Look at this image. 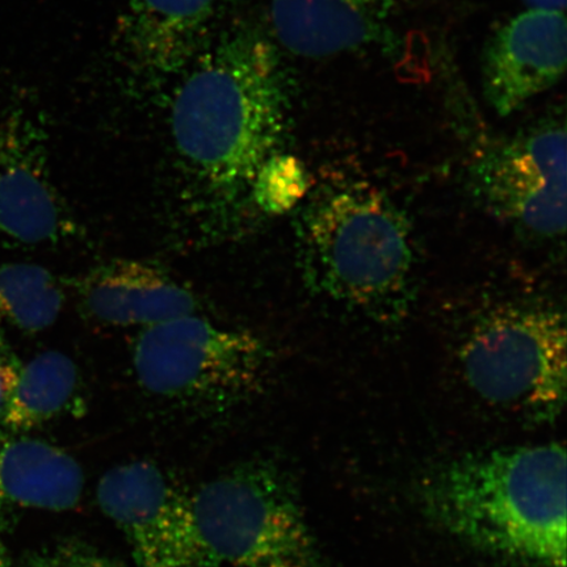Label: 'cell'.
I'll return each instance as SVG.
<instances>
[{"label": "cell", "instance_id": "6da1fadb", "mask_svg": "<svg viewBox=\"0 0 567 567\" xmlns=\"http://www.w3.org/2000/svg\"><path fill=\"white\" fill-rule=\"evenodd\" d=\"M289 99L278 52L250 28L198 56L176 90L169 127L177 179L176 228L195 245L243 237L260 215L255 177L282 153Z\"/></svg>", "mask_w": 567, "mask_h": 567}, {"label": "cell", "instance_id": "7a4b0ae2", "mask_svg": "<svg viewBox=\"0 0 567 567\" xmlns=\"http://www.w3.org/2000/svg\"><path fill=\"white\" fill-rule=\"evenodd\" d=\"M566 474L558 443L473 452L432 470L421 503L432 520L473 547L565 567Z\"/></svg>", "mask_w": 567, "mask_h": 567}, {"label": "cell", "instance_id": "3957f363", "mask_svg": "<svg viewBox=\"0 0 567 567\" xmlns=\"http://www.w3.org/2000/svg\"><path fill=\"white\" fill-rule=\"evenodd\" d=\"M296 210L297 255L311 293L379 323L410 315L420 266L414 230L384 190L364 181L324 182Z\"/></svg>", "mask_w": 567, "mask_h": 567}, {"label": "cell", "instance_id": "277c9868", "mask_svg": "<svg viewBox=\"0 0 567 567\" xmlns=\"http://www.w3.org/2000/svg\"><path fill=\"white\" fill-rule=\"evenodd\" d=\"M466 385L482 401L536 423L555 421L566 402V322L555 305H495L460 346Z\"/></svg>", "mask_w": 567, "mask_h": 567}, {"label": "cell", "instance_id": "5b68a950", "mask_svg": "<svg viewBox=\"0 0 567 567\" xmlns=\"http://www.w3.org/2000/svg\"><path fill=\"white\" fill-rule=\"evenodd\" d=\"M132 360L140 386L155 399L226 410L264 388L269 351L250 331L188 315L142 330Z\"/></svg>", "mask_w": 567, "mask_h": 567}, {"label": "cell", "instance_id": "8992f818", "mask_svg": "<svg viewBox=\"0 0 567 567\" xmlns=\"http://www.w3.org/2000/svg\"><path fill=\"white\" fill-rule=\"evenodd\" d=\"M193 502L221 567H328L292 484L271 464L233 467L202 486Z\"/></svg>", "mask_w": 567, "mask_h": 567}, {"label": "cell", "instance_id": "52a82bcc", "mask_svg": "<svg viewBox=\"0 0 567 567\" xmlns=\"http://www.w3.org/2000/svg\"><path fill=\"white\" fill-rule=\"evenodd\" d=\"M474 197L493 216L543 239L566 229V130L543 120L482 151L471 166Z\"/></svg>", "mask_w": 567, "mask_h": 567}, {"label": "cell", "instance_id": "ba28073f", "mask_svg": "<svg viewBox=\"0 0 567 567\" xmlns=\"http://www.w3.org/2000/svg\"><path fill=\"white\" fill-rule=\"evenodd\" d=\"M96 496L136 567H221L198 528L193 495L157 465L133 461L112 467L99 481Z\"/></svg>", "mask_w": 567, "mask_h": 567}, {"label": "cell", "instance_id": "9c48e42d", "mask_svg": "<svg viewBox=\"0 0 567 567\" xmlns=\"http://www.w3.org/2000/svg\"><path fill=\"white\" fill-rule=\"evenodd\" d=\"M75 231L49 175L38 117L23 103L0 97V234L34 246L62 243Z\"/></svg>", "mask_w": 567, "mask_h": 567}, {"label": "cell", "instance_id": "30bf717a", "mask_svg": "<svg viewBox=\"0 0 567 567\" xmlns=\"http://www.w3.org/2000/svg\"><path fill=\"white\" fill-rule=\"evenodd\" d=\"M567 59L564 11L528 10L507 21L487 40L482 59V89L502 117L563 80Z\"/></svg>", "mask_w": 567, "mask_h": 567}, {"label": "cell", "instance_id": "8fae6325", "mask_svg": "<svg viewBox=\"0 0 567 567\" xmlns=\"http://www.w3.org/2000/svg\"><path fill=\"white\" fill-rule=\"evenodd\" d=\"M396 0H269L276 38L309 59L367 51L393 39Z\"/></svg>", "mask_w": 567, "mask_h": 567}, {"label": "cell", "instance_id": "7c38bea8", "mask_svg": "<svg viewBox=\"0 0 567 567\" xmlns=\"http://www.w3.org/2000/svg\"><path fill=\"white\" fill-rule=\"evenodd\" d=\"M87 313L110 326H151L196 315L193 292L158 267L137 260H113L92 271L80 284Z\"/></svg>", "mask_w": 567, "mask_h": 567}, {"label": "cell", "instance_id": "4fadbf2b", "mask_svg": "<svg viewBox=\"0 0 567 567\" xmlns=\"http://www.w3.org/2000/svg\"><path fill=\"white\" fill-rule=\"evenodd\" d=\"M83 487L82 467L68 452L16 432L0 435V509L69 512Z\"/></svg>", "mask_w": 567, "mask_h": 567}, {"label": "cell", "instance_id": "5bb4252c", "mask_svg": "<svg viewBox=\"0 0 567 567\" xmlns=\"http://www.w3.org/2000/svg\"><path fill=\"white\" fill-rule=\"evenodd\" d=\"M226 0H127L126 42L147 74L187 65Z\"/></svg>", "mask_w": 567, "mask_h": 567}, {"label": "cell", "instance_id": "9a60e30c", "mask_svg": "<svg viewBox=\"0 0 567 567\" xmlns=\"http://www.w3.org/2000/svg\"><path fill=\"white\" fill-rule=\"evenodd\" d=\"M80 389L73 360L59 351L40 353L21 364L0 429L17 434L39 427L73 408Z\"/></svg>", "mask_w": 567, "mask_h": 567}, {"label": "cell", "instance_id": "2e32d148", "mask_svg": "<svg viewBox=\"0 0 567 567\" xmlns=\"http://www.w3.org/2000/svg\"><path fill=\"white\" fill-rule=\"evenodd\" d=\"M63 289L44 267L27 264L0 267V326L34 334L60 317Z\"/></svg>", "mask_w": 567, "mask_h": 567}, {"label": "cell", "instance_id": "e0dca14e", "mask_svg": "<svg viewBox=\"0 0 567 567\" xmlns=\"http://www.w3.org/2000/svg\"><path fill=\"white\" fill-rule=\"evenodd\" d=\"M311 184L307 168L295 155L279 153L259 169L252 186V202L261 216H281L300 207Z\"/></svg>", "mask_w": 567, "mask_h": 567}, {"label": "cell", "instance_id": "ac0fdd59", "mask_svg": "<svg viewBox=\"0 0 567 567\" xmlns=\"http://www.w3.org/2000/svg\"><path fill=\"white\" fill-rule=\"evenodd\" d=\"M27 567H118L94 545L69 537L28 557Z\"/></svg>", "mask_w": 567, "mask_h": 567}, {"label": "cell", "instance_id": "d6986e66", "mask_svg": "<svg viewBox=\"0 0 567 567\" xmlns=\"http://www.w3.org/2000/svg\"><path fill=\"white\" fill-rule=\"evenodd\" d=\"M21 361L16 351L0 331V422L3 420L7 402L16 385Z\"/></svg>", "mask_w": 567, "mask_h": 567}, {"label": "cell", "instance_id": "ffe728a7", "mask_svg": "<svg viewBox=\"0 0 567 567\" xmlns=\"http://www.w3.org/2000/svg\"><path fill=\"white\" fill-rule=\"evenodd\" d=\"M529 10L565 11L566 0H526Z\"/></svg>", "mask_w": 567, "mask_h": 567}, {"label": "cell", "instance_id": "44dd1931", "mask_svg": "<svg viewBox=\"0 0 567 567\" xmlns=\"http://www.w3.org/2000/svg\"><path fill=\"white\" fill-rule=\"evenodd\" d=\"M0 567H11L10 553L2 538H0Z\"/></svg>", "mask_w": 567, "mask_h": 567}, {"label": "cell", "instance_id": "7402d4cb", "mask_svg": "<svg viewBox=\"0 0 567 567\" xmlns=\"http://www.w3.org/2000/svg\"><path fill=\"white\" fill-rule=\"evenodd\" d=\"M403 2L417 3V2H422V0H403Z\"/></svg>", "mask_w": 567, "mask_h": 567}]
</instances>
